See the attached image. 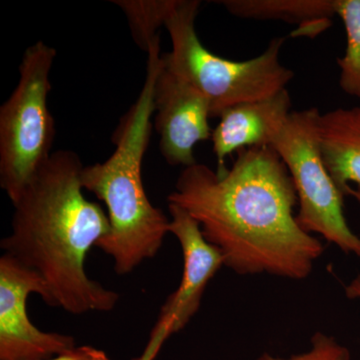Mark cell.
I'll return each instance as SVG.
<instances>
[{"instance_id": "cell-9", "label": "cell", "mask_w": 360, "mask_h": 360, "mask_svg": "<svg viewBox=\"0 0 360 360\" xmlns=\"http://www.w3.org/2000/svg\"><path fill=\"white\" fill-rule=\"evenodd\" d=\"M169 232L179 240L184 255V274L179 288L167 298L160 314L174 321L179 333L200 309L206 286L224 265V258L203 236L200 224L179 205L168 203Z\"/></svg>"}, {"instance_id": "cell-6", "label": "cell", "mask_w": 360, "mask_h": 360, "mask_svg": "<svg viewBox=\"0 0 360 360\" xmlns=\"http://www.w3.org/2000/svg\"><path fill=\"white\" fill-rule=\"evenodd\" d=\"M319 115L321 111L315 108L292 111L271 146L295 184L300 205L296 221L300 226L360 257V238L348 226L343 212L345 195L322 158L317 131Z\"/></svg>"}, {"instance_id": "cell-15", "label": "cell", "mask_w": 360, "mask_h": 360, "mask_svg": "<svg viewBox=\"0 0 360 360\" xmlns=\"http://www.w3.org/2000/svg\"><path fill=\"white\" fill-rule=\"evenodd\" d=\"M311 342V350L305 354L295 355L290 359H278L265 354L258 360H350L349 350L336 342L335 338L330 336L316 333Z\"/></svg>"}, {"instance_id": "cell-18", "label": "cell", "mask_w": 360, "mask_h": 360, "mask_svg": "<svg viewBox=\"0 0 360 360\" xmlns=\"http://www.w3.org/2000/svg\"><path fill=\"white\" fill-rule=\"evenodd\" d=\"M347 295L349 298H359L360 300V276L347 286Z\"/></svg>"}, {"instance_id": "cell-14", "label": "cell", "mask_w": 360, "mask_h": 360, "mask_svg": "<svg viewBox=\"0 0 360 360\" xmlns=\"http://www.w3.org/2000/svg\"><path fill=\"white\" fill-rule=\"evenodd\" d=\"M335 14L347 33L345 56L338 59L340 86L348 96L360 98V0H335Z\"/></svg>"}, {"instance_id": "cell-7", "label": "cell", "mask_w": 360, "mask_h": 360, "mask_svg": "<svg viewBox=\"0 0 360 360\" xmlns=\"http://www.w3.org/2000/svg\"><path fill=\"white\" fill-rule=\"evenodd\" d=\"M32 293L52 307L41 277L4 253L0 257V360L46 359L77 347L72 336L45 333L30 321L26 302Z\"/></svg>"}, {"instance_id": "cell-17", "label": "cell", "mask_w": 360, "mask_h": 360, "mask_svg": "<svg viewBox=\"0 0 360 360\" xmlns=\"http://www.w3.org/2000/svg\"><path fill=\"white\" fill-rule=\"evenodd\" d=\"M41 360H112L103 350L89 345L75 347L63 354Z\"/></svg>"}, {"instance_id": "cell-2", "label": "cell", "mask_w": 360, "mask_h": 360, "mask_svg": "<svg viewBox=\"0 0 360 360\" xmlns=\"http://www.w3.org/2000/svg\"><path fill=\"white\" fill-rule=\"evenodd\" d=\"M84 167L75 151H54L11 202V231L0 243L4 253L41 277L52 307L75 315L111 311L120 302L85 270L87 253L108 233L110 220L85 198Z\"/></svg>"}, {"instance_id": "cell-16", "label": "cell", "mask_w": 360, "mask_h": 360, "mask_svg": "<svg viewBox=\"0 0 360 360\" xmlns=\"http://www.w3.org/2000/svg\"><path fill=\"white\" fill-rule=\"evenodd\" d=\"M174 333V322L169 317L160 314L155 328L151 330L149 340L139 356L132 360H155L161 347Z\"/></svg>"}, {"instance_id": "cell-12", "label": "cell", "mask_w": 360, "mask_h": 360, "mask_svg": "<svg viewBox=\"0 0 360 360\" xmlns=\"http://www.w3.org/2000/svg\"><path fill=\"white\" fill-rule=\"evenodd\" d=\"M232 15L258 20H283L319 33L335 15V0H221Z\"/></svg>"}, {"instance_id": "cell-8", "label": "cell", "mask_w": 360, "mask_h": 360, "mask_svg": "<svg viewBox=\"0 0 360 360\" xmlns=\"http://www.w3.org/2000/svg\"><path fill=\"white\" fill-rule=\"evenodd\" d=\"M155 127L161 155L172 167L195 165L194 146L212 139L207 101L175 77L160 58L155 84Z\"/></svg>"}, {"instance_id": "cell-11", "label": "cell", "mask_w": 360, "mask_h": 360, "mask_svg": "<svg viewBox=\"0 0 360 360\" xmlns=\"http://www.w3.org/2000/svg\"><path fill=\"white\" fill-rule=\"evenodd\" d=\"M317 131L324 165L340 193L348 195L349 184L360 191V106L321 113Z\"/></svg>"}, {"instance_id": "cell-13", "label": "cell", "mask_w": 360, "mask_h": 360, "mask_svg": "<svg viewBox=\"0 0 360 360\" xmlns=\"http://www.w3.org/2000/svg\"><path fill=\"white\" fill-rule=\"evenodd\" d=\"M125 14L135 44L148 52L160 40V27L167 25L179 0H113Z\"/></svg>"}, {"instance_id": "cell-1", "label": "cell", "mask_w": 360, "mask_h": 360, "mask_svg": "<svg viewBox=\"0 0 360 360\" xmlns=\"http://www.w3.org/2000/svg\"><path fill=\"white\" fill-rule=\"evenodd\" d=\"M167 200L196 220L236 274L307 278L323 252L296 221L295 184L272 146L240 149L221 172L198 162L184 168Z\"/></svg>"}, {"instance_id": "cell-5", "label": "cell", "mask_w": 360, "mask_h": 360, "mask_svg": "<svg viewBox=\"0 0 360 360\" xmlns=\"http://www.w3.org/2000/svg\"><path fill=\"white\" fill-rule=\"evenodd\" d=\"M56 54L40 40L27 47L18 85L0 108V186L11 202L53 153L56 122L47 98Z\"/></svg>"}, {"instance_id": "cell-10", "label": "cell", "mask_w": 360, "mask_h": 360, "mask_svg": "<svg viewBox=\"0 0 360 360\" xmlns=\"http://www.w3.org/2000/svg\"><path fill=\"white\" fill-rule=\"evenodd\" d=\"M291 111L288 89L274 96L232 106L219 116L212 130V150L217 160V172L225 169L227 155L252 146H271Z\"/></svg>"}, {"instance_id": "cell-4", "label": "cell", "mask_w": 360, "mask_h": 360, "mask_svg": "<svg viewBox=\"0 0 360 360\" xmlns=\"http://www.w3.org/2000/svg\"><path fill=\"white\" fill-rule=\"evenodd\" d=\"M200 1L179 0L167 21L172 51L161 54L168 70L205 97L210 115L219 117L238 104L259 101L285 89L295 77L281 65L285 37H276L257 58L236 61L220 58L201 44L195 28Z\"/></svg>"}, {"instance_id": "cell-3", "label": "cell", "mask_w": 360, "mask_h": 360, "mask_svg": "<svg viewBox=\"0 0 360 360\" xmlns=\"http://www.w3.org/2000/svg\"><path fill=\"white\" fill-rule=\"evenodd\" d=\"M160 58L158 41L148 52L141 94L113 134L115 151L104 162L87 165L82 172L84 189L108 207L110 231L96 248L112 258L120 276L131 274L144 260L155 257L170 233L169 217L150 202L142 180V162L153 132Z\"/></svg>"}, {"instance_id": "cell-19", "label": "cell", "mask_w": 360, "mask_h": 360, "mask_svg": "<svg viewBox=\"0 0 360 360\" xmlns=\"http://www.w3.org/2000/svg\"><path fill=\"white\" fill-rule=\"evenodd\" d=\"M348 195H352V198H354L357 202H359L360 205V191H356V189L352 188L350 189Z\"/></svg>"}]
</instances>
